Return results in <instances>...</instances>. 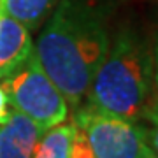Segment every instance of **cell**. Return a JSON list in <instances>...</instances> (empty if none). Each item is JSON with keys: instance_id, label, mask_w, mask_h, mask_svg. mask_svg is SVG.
I'll use <instances>...</instances> for the list:
<instances>
[{"instance_id": "cell-4", "label": "cell", "mask_w": 158, "mask_h": 158, "mask_svg": "<svg viewBox=\"0 0 158 158\" xmlns=\"http://www.w3.org/2000/svg\"><path fill=\"white\" fill-rule=\"evenodd\" d=\"M76 123L95 158H146L149 146L141 121L107 113L85 100L74 109Z\"/></svg>"}, {"instance_id": "cell-5", "label": "cell", "mask_w": 158, "mask_h": 158, "mask_svg": "<svg viewBox=\"0 0 158 158\" xmlns=\"http://www.w3.org/2000/svg\"><path fill=\"white\" fill-rule=\"evenodd\" d=\"M44 128L12 107L9 119L0 125V158H34Z\"/></svg>"}, {"instance_id": "cell-8", "label": "cell", "mask_w": 158, "mask_h": 158, "mask_svg": "<svg viewBox=\"0 0 158 158\" xmlns=\"http://www.w3.org/2000/svg\"><path fill=\"white\" fill-rule=\"evenodd\" d=\"M74 134H76V125L74 121L67 119L56 127L44 130L34 151V158H70Z\"/></svg>"}, {"instance_id": "cell-13", "label": "cell", "mask_w": 158, "mask_h": 158, "mask_svg": "<svg viewBox=\"0 0 158 158\" xmlns=\"http://www.w3.org/2000/svg\"><path fill=\"white\" fill-rule=\"evenodd\" d=\"M146 158H158V155H156V153H153L151 149H149V151H148V155H146Z\"/></svg>"}, {"instance_id": "cell-3", "label": "cell", "mask_w": 158, "mask_h": 158, "mask_svg": "<svg viewBox=\"0 0 158 158\" xmlns=\"http://www.w3.org/2000/svg\"><path fill=\"white\" fill-rule=\"evenodd\" d=\"M0 86L12 107L32 118L40 128L48 130L67 119V100L42 69L35 51L21 67L2 79Z\"/></svg>"}, {"instance_id": "cell-11", "label": "cell", "mask_w": 158, "mask_h": 158, "mask_svg": "<svg viewBox=\"0 0 158 158\" xmlns=\"http://www.w3.org/2000/svg\"><path fill=\"white\" fill-rule=\"evenodd\" d=\"M153 49V85H155V93H158V30L151 40Z\"/></svg>"}, {"instance_id": "cell-7", "label": "cell", "mask_w": 158, "mask_h": 158, "mask_svg": "<svg viewBox=\"0 0 158 158\" xmlns=\"http://www.w3.org/2000/svg\"><path fill=\"white\" fill-rule=\"evenodd\" d=\"M60 0H0V9L35 32L49 18Z\"/></svg>"}, {"instance_id": "cell-1", "label": "cell", "mask_w": 158, "mask_h": 158, "mask_svg": "<svg viewBox=\"0 0 158 158\" xmlns=\"http://www.w3.org/2000/svg\"><path fill=\"white\" fill-rule=\"evenodd\" d=\"M109 42V9L102 0H60L46 19L35 55L72 111L86 100Z\"/></svg>"}, {"instance_id": "cell-12", "label": "cell", "mask_w": 158, "mask_h": 158, "mask_svg": "<svg viewBox=\"0 0 158 158\" xmlns=\"http://www.w3.org/2000/svg\"><path fill=\"white\" fill-rule=\"evenodd\" d=\"M9 113H11V109H9V100H7L6 91L2 90V86H0V125H4L7 119H9Z\"/></svg>"}, {"instance_id": "cell-6", "label": "cell", "mask_w": 158, "mask_h": 158, "mask_svg": "<svg viewBox=\"0 0 158 158\" xmlns=\"http://www.w3.org/2000/svg\"><path fill=\"white\" fill-rule=\"evenodd\" d=\"M34 51L32 32L0 9V81L21 67Z\"/></svg>"}, {"instance_id": "cell-9", "label": "cell", "mask_w": 158, "mask_h": 158, "mask_svg": "<svg viewBox=\"0 0 158 158\" xmlns=\"http://www.w3.org/2000/svg\"><path fill=\"white\" fill-rule=\"evenodd\" d=\"M141 121H144L148 146L153 153L158 155V93H153L151 100L148 102L146 109L142 113Z\"/></svg>"}, {"instance_id": "cell-10", "label": "cell", "mask_w": 158, "mask_h": 158, "mask_svg": "<svg viewBox=\"0 0 158 158\" xmlns=\"http://www.w3.org/2000/svg\"><path fill=\"white\" fill-rule=\"evenodd\" d=\"M70 158H95L90 144H88V141H86L85 134H83L77 127H76L74 141H72V146H70Z\"/></svg>"}, {"instance_id": "cell-2", "label": "cell", "mask_w": 158, "mask_h": 158, "mask_svg": "<svg viewBox=\"0 0 158 158\" xmlns=\"http://www.w3.org/2000/svg\"><path fill=\"white\" fill-rule=\"evenodd\" d=\"M153 93L151 40L125 25L111 37L107 55L91 81L86 100L107 113L141 121Z\"/></svg>"}]
</instances>
